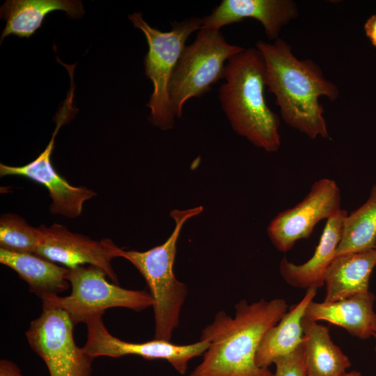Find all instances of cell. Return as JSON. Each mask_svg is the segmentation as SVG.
I'll return each mask as SVG.
<instances>
[{
  "label": "cell",
  "mask_w": 376,
  "mask_h": 376,
  "mask_svg": "<svg viewBox=\"0 0 376 376\" xmlns=\"http://www.w3.org/2000/svg\"><path fill=\"white\" fill-rule=\"evenodd\" d=\"M235 308L234 317L220 311L203 329L200 339L210 345L189 376H273L269 368L256 365V355L266 331L288 311L287 303L242 299Z\"/></svg>",
  "instance_id": "cell-1"
},
{
  "label": "cell",
  "mask_w": 376,
  "mask_h": 376,
  "mask_svg": "<svg viewBox=\"0 0 376 376\" xmlns=\"http://www.w3.org/2000/svg\"><path fill=\"white\" fill-rule=\"evenodd\" d=\"M256 47L265 62V82L276 97L283 120L311 139L329 138L321 96L336 100L337 86L327 80L313 61L299 60L281 38L274 43L260 40Z\"/></svg>",
  "instance_id": "cell-2"
},
{
  "label": "cell",
  "mask_w": 376,
  "mask_h": 376,
  "mask_svg": "<svg viewBox=\"0 0 376 376\" xmlns=\"http://www.w3.org/2000/svg\"><path fill=\"white\" fill-rule=\"evenodd\" d=\"M265 62L256 47L231 57L225 66L219 100L233 130L267 152L281 146L280 120L265 96Z\"/></svg>",
  "instance_id": "cell-3"
},
{
  "label": "cell",
  "mask_w": 376,
  "mask_h": 376,
  "mask_svg": "<svg viewBox=\"0 0 376 376\" xmlns=\"http://www.w3.org/2000/svg\"><path fill=\"white\" fill-rule=\"evenodd\" d=\"M203 210L202 206L172 210L170 216L175 225L165 242L145 251H122L121 257L133 264L143 276L154 301V338L171 341L178 326L187 287L176 279L173 272L177 242L185 223Z\"/></svg>",
  "instance_id": "cell-4"
},
{
  "label": "cell",
  "mask_w": 376,
  "mask_h": 376,
  "mask_svg": "<svg viewBox=\"0 0 376 376\" xmlns=\"http://www.w3.org/2000/svg\"><path fill=\"white\" fill-rule=\"evenodd\" d=\"M128 17L134 26L143 33L148 45L143 65L145 74L153 85L146 104L150 109L149 120L162 130H170L175 118L169 98L170 81L187 40L201 28V18L173 21L169 31H162L149 25L141 13H134Z\"/></svg>",
  "instance_id": "cell-5"
},
{
  "label": "cell",
  "mask_w": 376,
  "mask_h": 376,
  "mask_svg": "<svg viewBox=\"0 0 376 376\" xmlns=\"http://www.w3.org/2000/svg\"><path fill=\"white\" fill-rule=\"evenodd\" d=\"M245 49L229 44L220 30L201 27L185 46L173 70L169 98L175 118L182 117L185 103L199 97L224 78L226 63Z\"/></svg>",
  "instance_id": "cell-6"
},
{
  "label": "cell",
  "mask_w": 376,
  "mask_h": 376,
  "mask_svg": "<svg viewBox=\"0 0 376 376\" xmlns=\"http://www.w3.org/2000/svg\"><path fill=\"white\" fill-rule=\"evenodd\" d=\"M107 276L102 269L94 265L69 268L67 279L72 288L70 295L43 297L42 304L63 310L74 324L103 315L111 308H125L139 312L152 307L154 301L150 293L123 288L109 283Z\"/></svg>",
  "instance_id": "cell-7"
},
{
  "label": "cell",
  "mask_w": 376,
  "mask_h": 376,
  "mask_svg": "<svg viewBox=\"0 0 376 376\" xmlns=\"http://www.w3.org/2000/svg\"><path fill=\"white\" fill-rule=\"evenodd\" d=\"M74 325L63 310L42 306L41 314L30 322L25 333L50 376H92L94 359L76 345Z\"/></svg>",
  "instance_id": "cell-8"
},
{
  "label": "cell",
  "mask_w": 376,
  "mask_h": 376,
  "mask_svg": "<svg viewBox=\"0 0 376 376\" xmlns=\"http://www.w3.org/2000/svg\"><path fill=\"white\" fill-rule=\"evenodd\" d=\"M102 316L92 317L84 322L87 328V336L83 350L93 359L99 357L118 358L135 355L149 360L164 359L180 375H185L189 362L203 354L210 345L207 340L201 339L189 345H177L156 338L143 343L124 341L108 331Z\"/></svg>",
  "instance_id": "cell-9"
},
{
  "label": "cell",
  "mask_w": 376,
  "mask_h": 376,
  "mask_svg": "<svg viewBox=\"0 0 376 376\" xmlns=\"http://www.w3.org/2000/svg\"><path fill=\"white\" fill-rule=\"evenodd\" d=\"M340 201V191L334 180L322 178L315 182L301 202L272 220L267 228L271 242L279 251H289L297 240L308 238L320 221L335 215L341 209Z\"/></svg>",
  "instance_id": "cell-10"
},
{
  "label": "cell",
  "mask_w": 376,
  "mask_h": 376,
  "mask_svg": "<svg viewBox=\"0 0 376 376\" xmlns=\"http://www.w3.org/2000/svg\"><path fill=\"white\" fill-rule=\"evenodd\" d=\"M71 120L68 110L59 109L54 118L56 123L54 131L45 150L35 159L22 166L0 164V175L22 176L42 185L48 190L52 199L49 207L51 213L76 218L81 214L84 203L97 194L85 187L71 185L56 171L51 163L56 136L61 126Z\"/></svg>",
  "instance_id": "cell-11"
},
{
  "label": "cell",
  "mask_w": 376,
  "mask_h": 376,
  "mask_svg": "<svg viewBox=\"0 0 376 376\" xmlns=\"http://www.w3.org/2000/svg\"><path fill=\"white\" fill-rule=\"evenodd\" d=\"M38 228L40 240L36 254L68 268L85 264L96 266L102 269L113 283L118 284L111 260L121 257L123 249L111 240H93L88 236L72 233L60 224L49 226L42 224Z\"/></svg>",
  "instance_id": "cell-12"
},
{
  "label": "cell",
  "mask_w": 376,
  "mask_h": 376,
  "mask_svg": "<svg viewBox=\"0 0 376 376\" xmlns=\"http://www.w3.org/2000/svg\"><path fill=\"white\" fill-rule=\"evenodd\" d=\"M298 15L291 0H222L210 15L201 18V27L220 30L251 17L261 23L268 39L276 40L282 28Z\"/></svg>",
  "instance_id": "cell-13"
},
{
  "label": "cell",
  "mask_w": 376,
  "mask_h": 376,
  "mask_svg": "<svg viewBox=\"0 0 376 376\" xmlns=\"http://www.w3.org/2000/svg\"><path fill=\"white\" fill-rule=\"evenodd\" d=\"M347 215V211L340 209L327 219L315 251L306 263L296 265L285 257L282 258L280 273L288 284L305 289H318L324 285L325 273L335 257Z\"/></svg>",
  "instance_id": "cell-14"
},
{
  "label": "cell",
  "mask_w": 376,
  "mask_h": 376,
  "mask_svg": "<svg viewBox=\"0 0 376 376\" xmlns=\"http://www.w3.org/2000/svg\"><path fill=\"white\" fill-rule=\"evenodd\" d=\"M375 295L370 291L359 293L333 302H315L308 304L304 318L325 320L345 329L350 335L368 339L374 332L376 313L374 311Z\"/></svg>",
  "instance_id": "cell-15"
},
{
  "label": "cell",
  "mask_w": 376,
  "mask_h": 376,
  "mask_svg": "<svg viewBox=\"0 0 376 376\" xmlns=\"http://www.w3.org/2000/svg\"><path fill=\"white\" fill-rule=\"evenodd\" d=\"M376 266V250L334 257L324 276V302L336 301L369 291L370 274Z\"/></svg>",
  "instance_id": "cell-16"
},
{
  "label": "cell",
  "mask_w": 376,
  "mask_h": 376,
  "mask_svg": "<svg viewBox=\"0 0 376 376\" xmlns=\"http://www.w3.org/2000/svg\"><path fill=\"white\" fill-rule=\"evenodd\" d=\"M56 10L65 11L72 18L84 14L83 4L75 0H7L0 9L6 21L1 42L10 36L29 38L42 26L45 17Z\"/></svg>",
  "instance_id": "cell-17"
},
{
  "label": "cell",
  "mask_w": 376,
  "mask_h": 376,
  "mask_svg": "<svg viewBox=\"0 0 376 376\" xmlns=\"http://www.w3.org/2000/svg\"><path fill=\"white\" fill-rule=\"evenodd\" d=\"M316 288H308L302 299L292 305L282 318L265 334L256 355V365L268 368L277 359L295 351L304 341L302 320L315 297Z\"/></svg>",
  "instance_id": "cell-18"
},
{
  "label": "cell",
  "mask_w": 376,
  "mask_h": 376,
  "mask_svg": "<svg viewBox=\"0 0 376 376\" xmlns=\"http://www.w3.org/2000/svg\"><path fill=\"white\" fill-rule=\"evenodd\" d=\"M0 263L16 272L26 282L29 291L40 299L58 295L70 286L67 279L69 268L36 253H16L0 248Z\"/></svg>",
  "instance_id": "cell-19"
},
{
  "label": "cell",
  "mask_w": 376,
  "mask_h": 376,
  "mask_svg": "<svg viewBox=\"0 0 376 376\" xmlns=\"http://www.w3.org/2000/svg\"><path fill=\"white\" fill-rule=\"evenodd\" d=\"M303 364L306 376H340L351 366L332 340L329 328L303 318Z\"/></svg>",
  "instance_id": "cell-20"
},
{
  "label": "cell",
  "mask_w": 376,
  "mask_h": 376,
  "mask_svg": "<svg viewBox=\"0 0 376 376\" xmlns=\"http://www.w3.org/2000/svg\"><path fill=\"white\" fill-rule=\"evenodd\" d=\"M376 246V185L368 200L347 215L335 253L339 255L374 249Z\"/></svg>",
  "instance_id": "cell-21"
},
{
  "label": "cell",
  "mask_w": 376,
  "mask_h": 376,
  "mask_svg": "<svg viewBox=\"0 0 376 376\" xmlns=\"http://www.w3.org/2000/svg\"><path fill=\"white\" fill-rule=\"evenodd\" d=\"M40 240L38 228L31 226L20 216L13 213L1 216V248L16 253H35Z\"/></svg>",
  "instance_id": "cell-22"
},
{
  "label": "cell",
  "mask_w": 376,
  "mask_h": 376,
  "mask_svg": "<svg viewBox=\"0 0 376 376\" xmlns=\"http://www.w3.org/2000/svg\"><path fill=\"white\" fill-rule=\"evenodd\" d=\"M274 364L273 376H306L303 364V343L291 354L275 360Z\"/></svg>",
  "instance_id": "cell-23"
},
{
  "label": "cell",
  "mask_w": 376,
  "mask_h": 376,
  "mask_svg": "<svg viewBox=\"0 0 376 376\" xmlns=\"http://www.w3.org/2000/svg\"><path fill=\"white\" fill-rule=\"evenodd\" d=\"M0 376H23L19 367L8 359L0 360Z\"/></svg>",
  "instance_id": "cell-24"
},
{
  "label": "cell",
  "mask_w": 376,
  "mask_h": 376,
  "mask_svg": "<svg viewBox=\"0 0 376 376\" xmlns=\"http://www.w3.org/2000/svg\"><path fill=\"white\" fill-rule=\"evenodd\" d=\"M364 31L372 45L376 47V15H371L366 20Z\"/></svg>",
  "instance_id": "cell-25"
},
{
  "label": "cell",
  "mask_w": 376,
  "mask_h": 376,
  "mask_svg": "<svg viewBox=\"0 0 376 376\" xmlns=\"http://www.w3.org/2000/svg\"><path fill=\"white\" fill-rule=\"evenodd\" d=\"M340 376H362L361 373L357 370L346 372Z\"/></svg>",
  "instance_id": "cell-26"
},
{
  "label": "cell",
  "mask_w": 376,
  "mask_h": 376,
  "mask_svg": "<svg viewBox=\"0 0 376 376\" xmlns=\"http://www.w3.org/2000/svg\"><path fill=\"white\" fill-rule=\"evenodd\" d=\"M373 336L374 337L375 340V358H376V319H375L374 332H373Z\"/></svg>",
  "instance_id": "cell-27"
},
{
  "label": "cell",
  "mask_w": 376,
  "mask_h": 376,
  "mask_svg": "<svg viewBox=\"0 0 376 376\" xmlns=\"http://www.w3.org/2000/svg\"><path fill=\"white\" fill-rule=\"evenodd\" d=\"M375 249L376 250V246H375Z\"/></svg>",
  "instance_id": "cell-28"
}]
</instances>
